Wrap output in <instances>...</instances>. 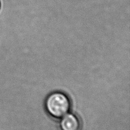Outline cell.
I'll return each instance as SVG.
<instances>
[{
	"label": "cell",
	"mask_w": 130,
	"mask_h": 130,
	"mask_svg": "<svg viewBox=\"0 0 130 130\" xmlns=\"http://www.w3.org/2000/svg\"><path fill=\"white\" fill-rule=\"evenodd\" d=\"M0 8H1V2H0Z\"/></svg>",
	"instance_id": "3957f363"
},
{
	"label": "cell",
	"mask_w": 130,
	"mask_h": 130,
	"mask_svg": "<svg viewBox=\"0 0 130 130\" xmlns=\"http://www.w3.org/2000/svg\"><path fill=\"white\" fill-rule=\"evenodd\" d=\"M60 119L59 128L61 130H80V120L76 115L69 112Z\"/></svg>",
	"instance_id": "7a4b0ae2"
},
{
	"label": "cell",
	"mask_w": 130,
	"mask_h": 130,
	"mask_svg": "<svg viewBox=\"0 0 130 130\" xmlns=\"http://www.w3.org/2000/svg\"><path fill=\"white\" fill-rule=\"evenodd\" d=\"M71 103L69 97L61 91H55L46 97L45 108L51 117L61 119L70 112Z\"/></svg>",
	"instance_id": "6da1fadb"
}]
</instances>
